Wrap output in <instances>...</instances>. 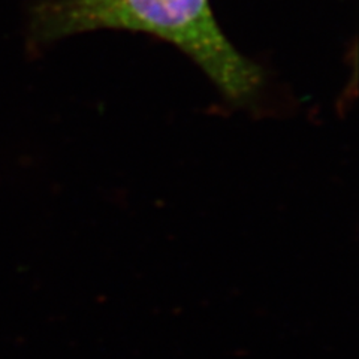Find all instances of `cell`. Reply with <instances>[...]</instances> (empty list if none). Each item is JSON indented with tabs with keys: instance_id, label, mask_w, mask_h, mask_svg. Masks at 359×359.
Here are the masks:
<instances>
[{
	"instance_id": "6da1fadb",
	"label": "cell",
	"mask_w": 359,
	"mask_h": 359,
	"mask_svg": "<svg viewBox=\"0 0 359 359\" xmlns=\"http://www.w3.org/2000/svg\"><path fill=\"white\" fill-rule=\"evenodd\" d=\"M129 30L174 45L231 102L245 104L262 69L224 35L210 0H39L27 13V48L95 30Z\"/></svg>"
}]
</instances>
